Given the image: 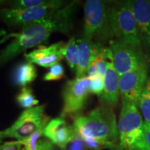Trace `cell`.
Instances as JSON below:
<instances>
[{
    "label": "cell",
    "mask_w": 150,
    "mask_h": 150,
    "mask_svg": "<svg viewBox=\"0 0 150 150\" xmlns=\"http://www.w3.org/2000/svg\"><path fill=\"white\" fill-rule=\"evenodd\" d=\"M14 33H8L4 29L0 30V45L10 40L11 38H13Z\"/></svg>",
    "instance_id": "4316f807"
},
{
    "label": "cell",
    "mask_w": 150,
    "mask_h": 150,
    "mask_svg": "<svg viewBox=\"0 0 150 150\" xmlns=\"http://www.w3.org/2000/svg\"><path fill=\"white\" fill-rule=\"evenodd\" d=\"M75 132L76 129L73 125H69L61 116L51 120L44 129L45 136L63 150L65 149Z\"/></svg>",
    "instance_id": "8fae6325"
},
{
    "label": "cell",
    "mask_w": 150,
    "mask_h": 150,
    "mask_svg": "<svg viewBox=\"0 0 150 150\" xmlns=\"http://www.w3.org/2000/svg\"><path fill=\"white\" fill-rule=\"evenodd\" d=\"M104 89V79L97 78L91 79L90 83V93L97 95H102Z\"/></svg>",
    "instance_id": "d4e9b609"
},
{
    "label": "cell",
    "mask_w": 150,
    "mask_h": 150,
    "mask_svg": "<svg viewBox=\"0 0 150 150\" xmlns=\"http://www.w3.org/2000/svg\"><path fill=\"white\" fill-rule=\"evenodd\" d=\"M147 79V65L121 76L119 78V88L122 100L134 103L138 106L140 96Z\"/></svg>",
    "instance_id": "30bf717a"
},
{
    "label": "cell",
    "mask_w": 150,
    "mask_h": 150,
    "mask_svg": "<svg viewBox=\"0 0 150 150\" xmlns=\"http://www.w3.org/2000/svg\"><path fill=\"white\" fill-rule=\"evenodd\" d=\"M119 78L114 67L112 60L108 61L104 78V89L101 99L104 104L112 108L117 106L119 101Z\"/></svg>",
    "instance_id": "9a60e30c"
},
{
    "label": "cell",
    "mask_w": 150,
    "mask_h": 150,
    "mask_svg": "<svg viewBox=\"0 0 150 150\" xmlns=\"http://www.w3.org/2000/svg\"><path fill=\"white\" fill-rule=\"evenodd\" d=\"M4 138V136H3V134H2V131H0V144H1V141H2V139Z\"/></svg>",
    "instance_id": "83f0119b"
},
{
    "label": "cell",
    "mask_w": 150,
    "mask_h": 150,
    "mask_svg": "<svg viewBox=\"0 0 150 150\" xmlns=\"http://www.w3.org/2000/svg\"><path fill=\"white\" fill-rule=\"evenodd\" d=\"M45 128L35 132L27 139L22 140V150H51L54 148L55 145L45 136Z\"/></svg>",
    "instance_id": "e0dca14e"
},
{
    "label": "cell",
    "mask_w": 150,
    "mask_h": 150,
    "mask_svg": "<svg viewBox=\"0 0 150 150\" xmlns=\"http://www.w3.org/2000/svg\"><path fill=\"white\" fill-rule=\"evenodd\" d=\"M51 150H58V149H56V148H55V147H54V148H53V149H51Z\"/></svg>",
    "instance_id": "f546056e"
},
{
    "label": "cell",
    "mask_w": 150,
    "mask_h": 150,
    "mask_svg": "<svg viewBox=\"0 0 150 150\" xmlns=\"http://www.w3.org/2000/svg\"><path fill=\"white\" fill-rule=\"evenodd\" d=\"M129 4L138 24L141 44L150 52V1L133 0Z\"/></svg>",
    "instance_id": "4fadbf2b"
},
{
    "label": "cell",
    "mask_w": 150,
    "mask_h": 150,
    "mask_svg": "<svg viewBox=\"0 0 150 150\" xmlns=\"http://www.w3.org/2000/svg\"><path fill=\"white\" fill-rule=\"evenodd\" d=\"M16 100L19 106L25 110L37 106L39 103V101L33 95L32 89L29 86L22 88L17 95Z\"/></svg>",
    "instance_id": "d6986e66"
},
{
    "label": "cell",
    "mask_w": 150,
    "mask_h": 150,
    "mask_svg": "<svg viewBox=\"0 0 150 150\" xmlns=\"http://www.w3.org/2000/svg\"><path fill=\"white\" fill-rule=\"evenodd\" d=\"M64 6L65 1L55 0L52 4L39 8H1L0 10V19L11 27H23L29 24L55 18L59 16Z\"/></svg>",
    "instance_id": "8992f818"
},
{
    "label": "cell",
    "mask_w": 150,
    "mask_h": 150,
    "mask_svg": "<svg viewBox=\"0 0 150 150\" xmlns=\"http://www.w3.org/2000/svg\"><path fill=\"white\" fill-rule=\"evenodd\" d=\"M111 6L108 1L87 0L84 5L83 36L103 42L112 38L110 27Z\"/></svg>",
    "instance_id": "3957f363"
},
{
    "label": "cell",
    "mask_w": 150,
    "mask_h": 150,
    "mask_svg": "<svg viewBox=\"0 0 150 150\" xmlns=\"http://www.w3.org/2000/svg\"><path fill=\"white\" fill-rule=\"evenodd\" d=\"M91 79L86 76L67 81L63 91V107L61 116L76 119L83 110L90 93Z\"/></svg>",
    "instance_id": "ba28073f"
},
{
    "label": "cell",
    "mask_w": 150,
    "mask_h": 150,
    "mask_svg": "<svg viewBox=\"0 0 150 150\" xmlns=\"http://www.w3.org/2000/svg\"><path fill=\"white\" fill-rule=\"evenodd\" d=\"M38 76L36 67L33 63L22 62L16 65L11 74V80L17 87H27Z\"/></svg>",
    "instance_id": "2e32d148"
},
{
    "label": "cell",
    "mask_w": 150,
    "mask_h": 150,
    "mask_svg": "<svg viewBox=\"0 0 150 150\" xmlns=\"http://www.w3.org/2000/svg\"><path fill=\"white\" fill-rule=\"evenodd\" d=\"M77 42L79 54L76 78H81L86 76L90 63L97 54L102 45L99 42H94L93 40L84 36L79 39Z\"/></svg>",
    "instance_id": "5bb4252c"
},
{
    "label": "cell",
    "mask_w": 150,
    "mask_h": 150,
    "mask_svg": "<svg viewBox=\"0 0 150 150\" xmlns=\"http://www.w3.org/2000/svg\"><path fill=\"white\" fill-rule=\"evenodd\" d=\"M6 1H3V0H0V6H1L3 4H4Z\"/></svg>",
    "instance_id": "f1b7e54d"
},
{
    "label": "cell",
    "mask_w": 150,
    "mask_h": 150,
    "mask_svg": "<svg viewBox=\"0 0 150 150\" xmlns=\"http://www.w3.org/2000/svg\"><path fill=\"white\" fill-rule=\"evenodd\" d=\"M55 0H16L11 1L10 8L15 9H28L46 6L52 4Z\"/></svg>",
    "instance_id": "44dd1931"
},
{
    "label": "cell",
    "mask_w": 150,
    "mask_h": 150,
    "mask_svg": "<svg viewBox=\"0 0 150 150\" xmlns=\"http://www.w3.org/2000/svg\"><path fill=\"white\" fill-rule=\"evenodd\" d=\"M23 145L20 140L6 142L0 144V150H22Z\"/></svg>",
    "instance_id": "484cf974"
},
{
    "label": "cell",
    "mask_w": 150,
    "mask_h": 150,
    "mask_svg": "<svg viewBox=\"0 0 150 150\" xmlns=\"http://www.w3.org/2000/svg\"><path fill=\"white\" fill-rule=\"evenodd\" d=\"M65 43L59 42L51 45L39 46L32 52L24 54L26 61L44 67H50L63 59V50Z\"/></svg>",
    "instance_id": "7c38bea8"
},
{
    "label": "cell",
    "mask_w": 150,
    "mask_h": 150,
    "mask_svg": "<svg viewBox=\"0 0 150 150\" xmlns=\"http://www.w3.org/2000/svg\"><path fill=\"white\" fill-rule=\"evenodd\" d=\"M45 105H40L24 110L15 122L2 131L4 138L24 140L40 129L47 126L50 118L45 112Z\"/></svg>",
    "instance_id": "52a82bcc"
},
{
    "label": "cell",
    "mask_w": 150,
    "mask_h": 150,
    "mask_svg": "<svg viewBox=\"0 0 150 150\" xmlns=\"http://www.w3.org/2000/svg\"><path fill=\"white\" fill-rule=\"evenodd\" d=\"M136 150H150V125L144 122L143 134L138 144Z\"/></svg>",
    "instance_id": "603a6c76"
},
{
    "label": "cell",
    "mask_w": 150,
    "mask_h": 150,
    "mask_svg": "<svg viewBox=\"0 0 150 150\" xmlns=\"http://www.w3.org/2000/svg\"><path fill=\"white\" fill-rule=\"evenodd\" d=\"M138 106L145 122L150 125V79H148L140 96Z\"/></svg>",
    "instance_id": "ffe728a7"
},
{
    "label": "cell",
    "mask_w": 150,
    "mask_h": 150,
    "mask_svg": "<svg viewBox=\"0 0 150 150\" xmlns=\"http://www.w3.org/2000/svg\"><path fill=\"white\" fill-rule=\"evenodd\" d=\"M75 4L72 2L65 6L55 18L27 24L22 27L20 32L14 33L13 40L0 52V67L29 49L47 42L53 32H69L72 27L71 16Z\"/></svg>",
    "instance_id": "6da1fadb"
},
{
    "label": "cell",
    "mask_w": 150,
    "mask_h": 150,
    "mask_svg": "<svg viewBox=\"0 0 150 150\" xmlns=\"http://www.w3.org/2000/svg\"><path fill=\"white\" fill-rule=\"evenodd\" d=\"M78 42L74 37H72L65 43L63 50V58L72 72L76 73L78 67Z\"/></svg>",
    "instance_id": "ac0fdd59"
},
{
    "label": "cell",
    "mask_w": 150,
    "mask_h": 150,
    "mask_svg": "<svg viewBox=\"0 0 150 150\" xmlns=\"http://www.w3.org/2000/svg\"><path fill=\"white\" fill-rule=\"evenodd\" d=\"M109 42L112 63L119 77L131 71L147 65V58L140 48L117 40H111Z\"/></svg>",
    "instance_id": "9c48e42d"
},
{
    "label": "cell",
    "mask_w": 150,
    "mask_h": 150,
    "mask_svg": "<svg viewBox=\"0 0 150 150\" xmlns=\"http://www.w3.org/2000/svg\"><path fill=\"white\" fill-rule=\"evenodd\" d=\"M86 149L87 148H86L81 137L76 131L72 139L67 144L65 150H86Z\"/></svg>",
    "instance_id": "cb8c5ba5"
},
{
    "label": "cell",
    "mask_w": 150,
    "mask_h": 150,
    "mask_svg": "<svg viewBox=\"0 0 150 150\" xmlns=\"http://www.w3.org/2000/svg\"><path fill=\"white\" fill-rule=\"evenodd\" d=\"M144 122L138 105L122 100L117 127L120 146L123 150H136L143 134Z\"/></svg>",
    "instance_id": "5b68a950"
},
{
    "label": "cell",
    "mask_w": 150,
    "mask_h": 150,
    "mask_svg": "<svg viewBox=\"0 0 150 150\" xmlns=\"http://www.w3.org/2000/svg\"><path fill=\"white\" fill-rule=\"evenodd\" d=\"M73 126L81 138L93 139L106 147H115L119 142L117 123L113 109L102 104L74 120Z\"/></svg>",
    "instance_id": "7a4b0ae2"
},
{
    "label": "cell",
    "mask_w": 150,
    "mask_h": 150,
    "mask_svg": "<svg viewBox=\"0 0 150 150\" xmlns=\"http://www.w3.org/2000/svg\"><path fill=\"white\" fill-rule=\"evenodd\" d=\"M64 67L63 65L59 63L50 67L42 79L45 81H53L61 80L64 77Z\"/></svg>",
    "instance_id": "7402d4cb"
},
{
    "label": "cell",
    "mask_w": 150,
    "mask_h": 150,
    "mask_svg": "<svg viewBox=\"0 0 150 150\" xmlns=\"http://www.w3.org/2000/svg\"><path fill=\"white\" fill-rule=\"evenodd\" d=\"M110 27L112 37H115L116 40L134 47H140L138 24L129 1H118L111 6Z\"/></svg>",
    "instance_id": "277c9868"
}]
</instances>
